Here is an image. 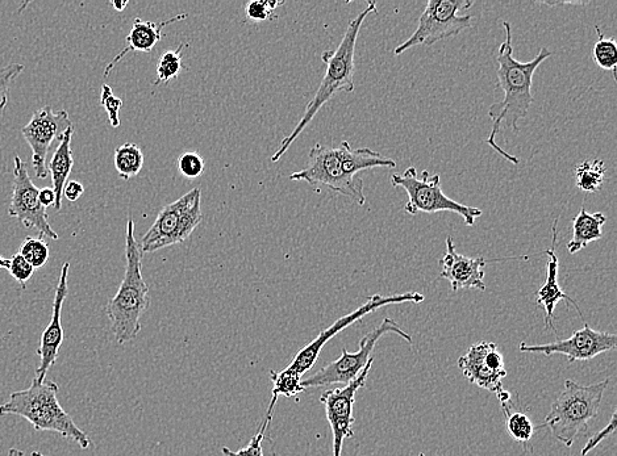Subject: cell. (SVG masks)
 <instances>
[{"instance_id":"6da1fadb","label":"cell","mask_w":617,"mask_h":456,"mask_svg":"<svg viewBox=\"0 0 617 456\" xmlns=\"http://www.w3.org/2000/svg\"><path fill=\"white\" fill-rule=\"evenodd\" d=\"M396 162L369 148L354 149L348 141L339 146L316 144L308 156L307 166L290 175V181L306 182L312 190L321 192L328 188L337 194L364 206V181L361 171L395 169Z\"/></svg>"},{"instance_id":"7a4b0ae2","label":"cell","mask_w":617,"mask_h":456,"mask_svg":"<svg viewBox=\"0 0 617 456\" xmlns=\"http://www.w3.org/2000/svg\"><path fill=\"white\" fill-rule=\"evenodd\" d=\"M503 27L506 31V40L499 46L498 54H496V64H498L496 75H498L499 87L504 92V98L490 107L489 116L494 124L486 142L508 162L519 165L518 158L504 152L496 144L495 138L498 133L502 132V125L512 129V131H520V120L528 116L529 108L535 100L532 95L533 75L541 64L552 57L553 53L544 46L532 61L520 62L516 60L514 46H512L511 24L503 22Z\"/></svg>"},{"instance_id":"3957f363","label":"cell","mask_w":617,"mask_h":456,"mask_svg":"<svg viewBox=\"0 0 617 456\" xmlns=\"http://www.w3.org/2000/svg\"><path fill=\"white\" fill-rule=\"evenodd\" d=\"M370 14H377V4L370 2L368 7L356 16L346 28L343 40L337 49L325 50L321 54L327 70H325L323 81H321L318 91L311 102L307 104L306 111L302 120L299 121L294 131L281 142V146L277 152L273 154L272 162L281 160L294 141L302 135L308 124L314 120L318 112L337 94V92H353L354 91V54H356V46L358 35H360L362 24Z\"/></svg>"},{"instance_id":"277c9868","label":"cell","mask_w":617,"mask_h":456,"mask_svg":"<svg viewBox=\"0 0 617 456\" xmlns=\"http://www.w3.org/2000/svg\"><path fill=\"white\" fill-rule=\"evenodd\" d=\"M125 271L118 292L107 304L111 330L119 345L136 340L141 317L150 305L149 286L143 278V250L135 237V223L128 219L125 230Z\"/></svg>"},{"instance_id":"5b68a950","label":"cell","mask_w":617,"mask_h":456,"mask_svg":"<svg viewBox=\"0 0 617 456\" xmlns=\"http://www.w3.org/2000/svg\"><path fill=\"white\" fill-rule=\"evenodd\" d=\"M58 384L32 380L31 387L12 392L0 405V417L19 416L27 420L36 432H54L72 439L81 449L90 447V438L79 429L70 414L57 399Z\"/></svg>"},{"instance_id":"8992f818","label":"cell","mask_w":617,"mask_h":456,"mask_svg":"<svg viewBox=\"0 0 617 456\" xmlns=\"http://www.w3.org/2000/svg\"><path fill=\"white\" fill-rule=\"evenodd\" d=\"M608 384L610 380L607 379L585 387L566 380L564 391L553 401L545 424L539 428H549L558 441L566 447L573 446L577 435L585 432L589 422L598 416Z\"/></svg>"},{"instance_id":"52a82bcc","label":"cell","mask_w":617,"mask_h":456,"mask_svg":"<svg viewBox=\"0 0 617 456\" xmlns=\"http://www.w3.org/2000/svg\"><path fill=\"white\" fill-rule=\"evenodd\" d=\"M390 181L394 187L403 188L407 192L408 202L404 211L408 215L453 212L464 219L466 227H474L475 220L483 215L482 209L465 206L448 198L441 187L440 174H431L424 170L419 177L418 171L411 166L402 174L391 175Z\"/></svg>"},{"instance_id":"ba28073f","label":"cell","mask_w":617,"mask_h":456,"mask_svg":"<svg viewBox=\"0 0 617 456\" xmlns=\"http://www.w3.org/2000/svg\"><path fill=\"white\" fill-rule=\"evenodd\" d=\"M202 220V191L197 187L161 209L141 240L143 254L156 253L189 240Z\"/></svg>"},{"instance_id":"9c48e42d","label":"cell","mask_w":617,"mask_h":456,"mask_svg":"<svg viewBox=\"0 0 617 456\" xmlns=\"http://www.w3.org/2000/svg\"><path fill=\"white\" fill-rule=\"evenodd\" d=\"M473 6V0H429L420 16L418 29L410 39L396 46L395 56H402L416 46H431L471 28L473 16L460 15V12Z\"/></svg>"},{"instance_id":"30bf717a","label":"cell","mask_w":617,"mask_h":456,"mask_svg":"<svg viewBox=\"0 0 617 456\" xmlns=\"http://www.w3.org/2000/svg\"><path fill=\"white\" fill-rule=\"evenodd\" d=\"M387 333L396 334V336L402 337L404 341H407L412 345L414 341L410 334L404 332L400 328L398 322L386 317L381 322V325L373 332L366 334L360 342V349L357 353H349L348 350L343 349V354L337 359V361L329 363V365L320 368L314 375L308 376L307 379L302 380V387L308 388H320L333 386V384H349L352 383L358 375L364 371L366 365L371 359V353H373L375 345L379 338L385 336Z\"/></svg>"},{"instance_id":"8fae6325","label":"cell","mask_w":617,"mask_h":456,"mask_svg":"<svg viewBox=\"0 0 617 456\" xmlns=\"http://www.w3.org/2000/svg\"><path fill=\"white\" fill-rule=\"evenodd\" d=\"M423 301L424 296L419 294V292H407V294L386 297L379 294L370 296L368 301L362 304L360 308H357L356 311L333 322V324L329 326V328L323 330L314 341L308 343L306 347H303V349L295 355L293 362L290 363V370L294 371L295 374L299 376L306 374V372L314 367L316 361H318L321 350H323V347L327 345L333 337L343 332L344 329L349 328L350 325L356 324V322L364 319V317L370 315V313L378 311L379 308L387 307V305L404 303L420 304L423 303Z\"/></svg>"},{"instance_id":"7c38bea8","label":"cell","mask_w":617,"mask_h":456,"mask_svg":"<svg viewBox=\"0 0 617 456\" xmlns=\"http://www.w3.org/2000/svg\"><path fill=\"white\" fill-rule=\"evenodd\" d=\"M14 161V181H12V198L8 215L20 221L25 228L36 229L40 237H49L57 241L60 237L50 227L47 208L40 203V188L29 177L27 163L18 156Z\"/></svg>"},{"instance_id":"4fadbf2b","label":"cell","mask_w":617,"mask_h":456,"mask_svg":"<svg viewBox=\"0 0 617 456\" xmlns=\"http://www.w3.org/2000/svg\"><path fill=\"white\" fill-rule=\"evenodd\" d=\"M73 127L68 112H54L50 106H45L35 112L27 125L22 128V135L32 149V166L36 177H48L47 158L50 145L60 138L69 128Z\"/></svg>"},{"instance_id":"5bb4252c","label":"cell","mask_w":617,"mask_h":456,"mask_svg":"<svg viewBox=\"0 0 617 456\" xmlns=\"http://www.w3.org/2000/svg\"><path fill=\"white\" fill-rule=\"evenodd\" d=\"M374 358H371L364 371L345 387L328 389L320 397L325 407L327 420L333 434V456H341L346 438H353V408L356 403L357 392L365 387Z\"/></svg>"},{"instance_id":"9a60e30c","label":"cell","mask_w":617,"mask_h":456,"mask_svg":"<svg viewBox=\"0 0 617 456\" xmlns=\"http://www.w3.org/2000/svg\"><path fill=\"white\" fill-rule=\"evenodd\" d=\"M616 347V334L598 332L585 322L583 329L574 332L568 340H557L546 345H527L521 342L519 349L521 353L544 354L545 357H552L554 354L565 355L569 363H574L590 361L600 354L616 350Z\"/></svg>"},{"instance_id":"2e32d148","label":"cell","mask_w":617,"mask_h":456,"mask_svg":"<svg viewBox=\"0 0 617 456\" xmlns=\"http://www.w3.org/2000/svg\"><path fill=\"white\" fill-rule=\"evenodd\" d=\"M458 367L470 383L486 391H503V379L507 376L503 355L493 342H478L468 353L458 359Z\"/></svg>"},{"instance_id":"e0dca14e","label":"cell","mask_w":617,"mask_h":456,"mask_svg":"<svg viewBox=\"0 0 617 456\" xmlns=\"http://www.w3.org/2000/svg\"><path fill=\"white\" fill-rule=\"evenodd\" d=\"M70 263H64L62 266L60 280H58L56 295L53 301L52 319H50L47 329L41 334V341L37 354L40 357V365L36 370V378L39 382H45L48 371L54 365L60 354L62 342H64V328H62V307L69 294L68 278H69Z\"/></svg>"},{"instance_id":"ac0fdd59","label":"cell","mask_w":617,"mask_h":456,"mask_svg":"<svg viewBox=\"0 0 617 456\" xmlns=\"http://www.w3.org/2000/svg\"><path fill=\"white\" fill-rule=\"evenodd\" d=\"M445 244V255L440 262V279L448 280L454 292L486 291L485 266L489 261L483 257L471 258L458 253L452 236L446 237Z\"/></svg>"},{"instance_id":"d6986e66","label":"cell","mask_w":617,"mask_h":456,"mask_svg":"<svg viewBox=\"0 0 617 456\" xmlns=\"http://www.w3.org/2000/svg\"><path fill=\"white\" fill-rule=\"evenodd\" d=\"M558 221L560 219L554 220L552 227V246L548 250L545 251V254L548 255L549 262L548 267H546V280L543 286H541L540 290L537 291V307L544 309L545 312V329H553L554 333L557 334L556 328L553 325L554 319V309H556V305L560 300L569 301L571 305H574L575 309L581 316V319L586 322L585 316L581 311V308L578 307L575 300L571 299L570 296L566 295L560 286V282H558V271H560V262H558V257L556 254V242L558 237Z\"/></svg>"},{"instance_id":"ffe728a7","label":"cell","mask_w":617,"mask_h":456,"mask_svg":"<svg viewBox=\"0 0 617 456\" xmlns=\"http://www.w3.org/2000/svg\"><path fill=\"white\" fill-rule=\"evenodd\" d=\"M187 18H189V14H179L161 23L144 22V20L140 18L133 20L131 32L125 37V48L107 65L106 70H104V77H108L111 71L115 69V66L118 65L129 52H152L154 46L161 40L162 29Z\"/></svg>"},{"instance_id":"44dd1931","label":"cell","mask_w":617,"mask_h":456,"mask_svg":"<svg viewBox=\"0 0 617 456\" xmlns=\"http://www.w3.org/2000/svg\"><path fill=\"white\" fill-rule=\"evenodd\" d=\"M74 135V127L69 128L68 131L60 138V145L53 153L52 160L48 165V171L52 174V188L54 194H56V204L54 209L61 211L62 196H64L65 184L68 183L69 175L72 173L74 166L72 140Z\"/></svg>"},{"instance_id":"7402d4cb","label":"cell","mask_w":617,"mask_h":456,"mask_svg":"<svg viewBox=\"0 0 617 456\" xmlns=\"http://www.w3.org/2000/svg\"><path fill=\"white\" fill-rule=\"evenodd\" d=\"M606 221L607 217L603 212L590 213L582 207L573 220V237L568 244L569 253L577 254L591 242L599 241L603 237V225Z\"/></svg>"},{"instance_id":"603a6c76","label":"cell","mask_w":617,"mask_h":456,"mask_svg":"<svg viewBox=\"0 0 617 456\" xmlns=\"http://www.w3.org/2000/svg\"><path fill=\"white\" fill-rule=\"evenodd\" d=\"M606 165L602 160L593 158L579 163L574 170L575 186L583 192H598L606 179Z\"/></svg>"},{"instance_id":"cb8c5ba5","label":"cell","mask_w":617,"mask_h":456,"mask_svg":"<svg viewBox=\"0 0 617 456\" xmlns=\"http://www.w3.org/2000/svg\"><path fill=\"white\" fill-rule=\"evenodd\" d=\"M270 378H272L273 382V392L272 401H270L266 418H270V420H272L274 407L275 404H277L278 397H297L299 393L304 391V388L302 387V376L295 374V372L291 371L289 367L285 368V370L281 372H270Z\"/></svg>"},{"instance_id":"d4e9b609","label":"cell","mask_w":617,"mask_h":456,"mask_svg":"<svg viewBox=\"0 0 617 456\" xmlns=\"http://www.w3.org/2000/svg\"><path fill=\"white\" fill-rule=\"evenodd\" d=\"M144 166V153L140 146L127 142L115 149L116 171L124 181L135 178Z\"/></svg>"},{"instance_id":"484cf974","label":"cell","mask_w":617,"mask_h":456,"mask_svg":"<svg viewBox=\"0 0 617 456\" xmlns=\"http://www.w3.org/2000/svg\"><path fill=\"white\" fill-rule=\"evenodd\" d=\"M595 29L598 32L599 39L594 44L593 60L600 69L611 71L615 75L617 68L616 40L612 39V37L604 36L599 25H595Z\"/></svg>"},{"instance_id":"4316f807","label":"cell","mask_w":617,"mask_h":456,"mask_svg":"<svg viewBox=\"0 0 617 456\" xmlns=\"http://www.w3.org/2000/svg\"><path fill=\"white\" fill-rule=\"evenodd\" d=\"M185 46V44H179L177 49L166 50V52L162 53L157 64V79L154 81V86L168 83L178 77L183 68L182 50Z\"/></svg>"},{"instance_id":"83f0119b","label":"cell","mask_w":617,"mask_h":456,"mask_svg":"<svg viewBox=\"0 0 617 456\" xmlns=\"http://www.w3.org/2000/svg\"><path fill=\"white\" fill-rule=\"evenodd\" d=\"M19 253L23 255L25 261L33 267V269H41L47 265L49 259V246L44 241L43 237H27Z\"/></svg>"},{"instance_id":"f1b7e54d","label":"cell","mask_w":617,"mask_h":456,"mask_svg":"<svg viewBox=\"0 0 617 456\" xmlns=\"http://www.w3.org/2000/svg\"><path fill=\"white\" fill-rule=\"evenodd\" d=\"M506 418L508 434H510L515 441L527 445V443L531 441L533 434L536 432L531 418L523 412L507 413Z\"/></svg>"},{"instance_id":"f546056e","label":"cell","mask_w":617,"mask_h":456,"mask_svg":"<svg viewBox=\"0 0 617 456\" xmlns=\"http://www.w3.org/2000/svg\"><path fill=\"white\" fill-rule=\"evenodd\" d=\"M206 162L203 157L195 152H186L178 158V170L182 177L197 179L204 173Z\"/></svg>"},{"instance_id":"4dcf8cb0","label":"cell","mask_w":617,"mask_h":456,"mask_svg":"<svg viewBox=\"0 0 617 456\" xmlns=\"http://www.w3.org/2000/svg\"><path fill=\"white\" fill-rule=\"evenodd\" d=\"M24 69L22 64H10L0 69V116L6 110L11 83L23 73Z\"/></svg>"},{"instance_id":"1f68e13d","label":"cell","mask_w":617,"mask_h":456,"mask_svg":"<svg viewBox=\"0 0 617 456\" xmlns=\"http://www.w3.org/2000/svg\"><path fill=\"white\" fill-rule=\"evenodd\" d=\"M100 104L108 115V120L112 128L120 127L119 112L123 107V100L114 94L111 87L108 85L102 86V92H100Z\"/></svg>"},{"instance_id":"d6a6232c","label":"cell","mask_w":617,"mask_h":456,"mask_svg":"<svg viewBox=\"0 0 617 456\" xmlns=\"http://www.w3.org/2000/svg\"><path fill=\"white\" fill-rule=\"evenodd\" d=\"M270 421H272L270 418H265L260 426V430L254 435L247 447L239 451H232L228 449V447H223V454L225 456H264V453H262V442H264L266 430L269 428Z\"/></svg>"},{"instance_id":"836d02e7","label":"cell","mask_w":617,"mask_h":456,"mask_svg":"<svg viewBox=\"0 0 617 456\" xmlns=\"http://www.w3.org/2000/svg\"><path fill=\"white\" fill-rule=\"evenodd\" d=\"M7 270L16 282L22 284L23 290H25V284H27L28 280L35 274V269L25 261L23 255L20 253L12 255V257L8 259Z\"/></svg>"},{"instance_id":"e575fe53","label":"cell","mask_w":617,"mask_h":456,"mask_svg":"<svg viewBox=\"0 0 617 456\" xmlns=\"http://www.w3.org/2000/svg\"><path fill=\"white\" fill-rule=\"evenodd\" d=\"M283 2H260V0H254V2L248 3L247 16L248 19L253 22H265V20L274 18V11H277L279 6H283Z\"/></svg>"},{"instance_id":"d590c367","label":"cell","mask_w":617,"mask_h":456,"mask_svg":"<svg viewBox=\"0 0 617 456\" xmlns=\"http://www.w3.org/2000/svg\"><path fill=\"white\" fill-rule=\"evenodd\" d=\"M616 418H617V412L614 411V413H612L611 421L608 422V425L606 426V428H604L603 430H600V432L598 434H595L594 437H591L589 439V442L586 443V446L583 447L581 451L582 456L589 455L591 451L595 449L596 446L600 445V442H603L604 439L608 437V435L615 433L616 422H617Z\"/></svg>"},{"instance_id":"8d00e7d4","label":"cell","mask_w":617,"mask_h":456,"mask_svg":"<svg viewBox=\"0 0 617 456\" xmlns=\"http://www.w3.org/2000/svg\"><path fill=\"white\" fill-rule=\"evenodd\" d=\"M83 192H85V187H83L82 183L77 181H69L65 184L64 196L69 200V202H77V200L83 195Z\"/></svg>"},{"instance_id":"74e56055","label":"cell","mask_w":617,"mask_h":456,"mask_svg":"<svg viewBox=\"0 0 617 456\" xmlns=\"http://www.w3.org/2000/svg\"><path fill=\"white\" fill-rule=\"evenodd\" d=\"M39 199L41 206L44 208H48L50 206L54 207V204H56V194H54L53 188H40Z\"/></svg>"},{"instance_id":"f35d334b","label":"cell","mask_w":617,"mask_h":456,"mask_svg":"<svg viewBox=\"0 0 617 456\" xmlns=\"http://www.w3.org/2000/svg\"><path fill=\"white\" fill-rule=\"evenodd\" d=\"M112 7L115 8L116 11L122 12L125 10V8H127L128 6V2L127 0H123V2H111Z\"/></svg>"},{"instance_id":"ab89813d","label":"cell","mask_w":617,"mask_h":456,"mask_svg":"<svg viewBox=\"0 0 617 456\" xmlns=\"http://www.w3.org/2000/svg\"><path fill=\"white\" fill-rule=\"evenodd\" d=\"M8 456H24V451L18 450V449H15V447H12V449L10 450V454H8Z\"/></svg>"},{"instance_id":"60d3db41","label":"cell","mask_w":617,"mask_h":456,"mask_svg":"<svg viewBox=\"0 0 617 456\" xmlns=\"http://www.w3.org/2000/svg\"><path fill=\"white\" fill-rule=\"evenodd\" d=\"M8 267V259L3 258L2 255H0V269H7Z\"/></svg>"},{"instance_id":"b9f144b4","label":"cell","mask_w":617,"mask_h":456,"mask_svg":"<svg viewBox=\"0 0 617 456\" xmlns=\"http://www.w3.org/2000/svg\"><path fill=\"white\" fill-rule=\"evenodd\" d=\"M32 456H47L44 454L39 453V451H33Z\"/></svg>"},{"instance_id":"7bdbcfd3","label":"cell","mask_w":617,"mask_h":456,"mask_svg":"<svg viewBox=\"0 0 617 456\" xmlns=\"http://www.w3.org/2000/svg\"><path fill=\"white\" fill-rule=\"evenodd\" d=\"M419 456H425V454L424 453H420Z\"/></svg>"}]
</instances>
